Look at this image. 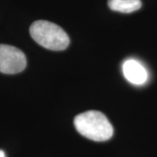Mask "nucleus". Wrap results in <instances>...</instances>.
<instances>
[{
	"instance_id": "f257e3e1",
	"label": "nucleus",
	"mask_w": 157,
	"mask_h": 157,
	"mask_svg": "<svg viewBox=\"0 0 157 157\" xmlns=\"http://www.w3.org/2000/svg\"><path fill=\"white\" fill-rule=\"evenodd\" d=\"M74 127L81 135L94 141H105L113 135V128L108 119L100 111L90 110L74 118Z\"/></svg>"
},
{
	"instance_id": "7ed1b4c3",
	"label": "nucleus",
	"mask_w": 157,
	"mask_h": 157,
	"mask_svg": "<svg viewBox=\"0 0 157 157\" xmlns=\"http://www.w3.org/2000/svg\"><path fill=\"white\" fill-rule=\"evenodd\" d=\"M26 67V58L22 51L8 45H0V73L15 74Z\"/></svg>"
},
{
	"instance_id": "f03ea898",
	"label": "nucleus",
	"mask_w": 157,
	"mask_h": 157,
	"mask_svg": "<svg viewBox=\"0 0 157 157\" xmlns=\"http://www.w3.org/2000/svg\"><path fill=\"white\" fill-rule=\"evenodd\" d=\"M30 34L34 41L49 50H65L70 44L67 33L58 25L46 20L33 23L30 26Z\"/></svg>"
},
{
	"instance_id": "20e7f679",
	"label": "nucleus",
	"mask_w": 157,
	"mask_h": 157,
	"mask_svg": "<svg viewBox=\"0 0 157 157\" xmlns=\"http://www.w3.org/2000/svg\"><path fill=\"white\" fill-rule=\"evenodd\" d=\"M122 71L125 78L135 85L144 84L147 80V72L140 62L135 59H128L123 63Z\"/></svg>"
},
{
	"instance_id": "39448f33",
	"label": "nucleus",
	"mask_w": 157,
	"mask_h": 157,
	"mask_svg": "<svg viewBox=\"0 0 157 157\" xmlns=\"http://www.w3.org/2000/svg\"><path fill=\"white\" fill-rule=\"evenodd\" d=\"M108 7L113 11L121 13H132L141 7L140 0H108Z\"/></svg>"
},
{
	"instance_id": "423d86ee",
	"label": "nucleus",
	"mask_w": 157,
	"mask_h": 157,
	"mask_svg": "<svg viewBox=\"0 0 157 157\" xmlns=\"http://www.w3.org/2000/svg\"><path fill=\"white\" fill-rule=\"evenodd\" d=\"M0 157H6L5 152L2 151V150H0Z\"/></svg>"
}]
</instances>
